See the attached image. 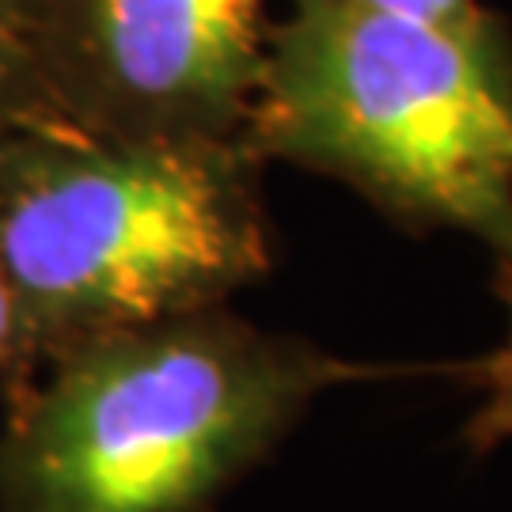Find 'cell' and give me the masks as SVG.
<instances>
[{"mask_svg": "<svg viewBox=\"0 0 512 512\" xmlns=\"http://www.w3.org/2000/svg\"><path fill=\"white\" fill-rule=\"evenodd\" d=\"M12 372H19V315L8 270H4V255H0V376H12Z\"/></svg>", "mask_w": 512, "mask_h": 512, "instance_id": "obj_8", "label": "cell"}, {"mask_svg": "<svg viewBox=\"0 0 512 512\" xmlns=\"http://www.w3.org/2000/svg\"><path fill=\"white\" fill-rule=\"evenodd\" d=\"M361 4L384 12V16L440 27V31H482V27L497 23L494 12L482 8L478 0H361Z\"/></svg>", "mask_w": 512, "mask_h": 512, "instance_id": "obj_7", "label": "cell"}, {"mask_svg": "<svg viewBox=\"0 0 512 512\" xmlns=\"http://www.w3.org/2000/svg\"><path fill=\"white\" fill-rule=\"evenodd\" d=\"M274 16V0H42L31 46L69 126L243 141Z\"/></svg>", "mask_w": 512, "mask_h": 512, "instance_id": "obj_4", "label": "cell"}, {"mask_svg": "<svg viewBox=\"0 0 512 512\" xmlns=\"http://www.w3.org/2000/svg\"><path fill=\"white\" fill-rule=\"evenodd\" d=\"M251 156L357 190L410 232L512 239V35L361 0H285L243 129Z\"/></svg>", "mask_w": 512, "mask_h": 512, "instance_id": "obj_3", "label": "cell"}, {"mask_svg": "<svg viewBox=\"0 0 512 512\" xmlns=\"http://www.w3.org/2000/svg\"><path fill=\"white\" fill-rule=\"evenodd\" d=\"M38 8H42V0H0V27H8V31H16V35H23L31 42Z\"/></svg>", "mask_w": 512, "mask_h": 512, "instance_id": "obj_9", "label": "cell"}, {"mask_svg": "<svg viewBox=\"0 0 512 512\" xmlns=\"http://www.w3.org/2000/svg\"><path fill=\"white\" fill-rule=\"evenodd\" d=\"M459 365H372L228 308L46 361L0 425V512H217L323 395Z\"/></svg>", "mask_w": 512, "mask_h": 512, "instance_id": "obj_1", "label": "cell"}, {"mask_svg": "<svg viewBox=\"0 0 512 512\" xmlns=\"http://www.w3.org/2000/svg\"><path fill=\"white\" fill-rule=\"evenodd\" d=\"M494 289L509 311V334L501 349L467 365L471 384L482 391L478 410L471 414L467 433H463L467 448L475 452H494L505 440H512V239L494 251Z\"/></svg>", "mask_w": 512, "mask_h": 512, "instance_id": "obj_5", "label": "cell"}, {"mask_svg": "<svg viewBox=\"0 0 512 512\" xmlns=\"http://www.w3.org/2000/svg\"><path fill=\"white\" fill-rule=\"evenodd\" d=\"M27 126H69L57 114L31 42L0 27V133Z\"/></svg>", "mask_w": 512, "mask_h": 512, "instance_id": "obj_6", "label": "cell"}, {"mask_svg": "<svg viewBox=\"0 0 512 512\" xmlns=\"http://www.w3.org/2000/svg\"><path fill=\"white\" fill-rule=\"evenodd\" d=\"M0 255L19 372L103 334L228 308L274 266L262 160L243 141L4 129Z\"/></svg>", "mask_w": 512, "mask_h": 512, "instance_id": "obj_2", "label": "cell"}]
</instances>
